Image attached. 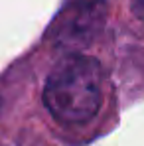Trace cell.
Returning a JSON list of instances; mask_svg holds the SVG:
<instances>
[{"label":"cell","instance_id":"1","mask_svg":"<svg viewBox=\"0 0 144 146\" xmlns=\"http://www.w3.org/2000/svg\"><path fill=\"white\" fill-rule=\"evenodd\" d=\"M107 73L95 57L71 51L48 73L44 83V107L65 128H81L95 121L105 101Z\"/></svg>","mask_w":144,"mask_h":146},{"label":"cell","instance_id":"2","mask_svg":"<svg viewBox=\"0 0 144 146\" xmlns=\"http://www.w3.org/2000/svg\"><path fill=\"white\" fill-rule=\"evenodd\" d=\"M105 18L103 0H71L55 24L51 26V40L57 46H81L93 40Z\"/></svg>","mask_w":144,"mask_h":146},{"label":"cell","instance_id":"3","mask_svg":"<svg viewBox=\"0 0 144 146\" xmlns=\"http://www.w3.org/2000/svg\"><path fill=\"white\" fill-rule=\"evenodd\" d=\"M136 10L144 16V0H136Z\"/></svg>","mask_w":144,"mask_h":146}]
</instances>
